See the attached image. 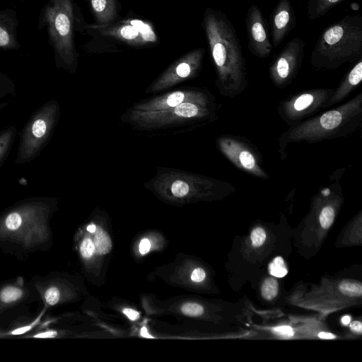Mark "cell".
Listing matches in <instances>:
<instances>
[{
  "instance_id": "cell-1",
  "label": "cell",
  "mask_w": 362,
  "mask_h": 362,
  "mask_svg": "<svg viewBox=\"0 0 362 362\" xmlns=\"http://www.w3.org/2000/svg\"><path fill=\"white\" fill-rule=\"evenodd\" d=\"M202 27L221 93L230 98L239 95L248 84L247 70L233 23L221 11L208 7Z\"/></svg>"
},
{
  "instance_id": "cell-2",
  "label": "cell",
  "mask_w": 362,
  "mask_h": 362,
  "mask_svg": "<svg viewBox=\"0 0 362 362\" xmlns=\"http://www.w3.org/2000/svg\"><path fill=\"white\" fill-rule=\"evenodd\" d=\"M361 122L362 93H360L334 109L291 126L279 137V151L281 156H285L286 147L292 142L315 143L346 136L354 132Z\"/></svg>"
},
{
  "instance_id": "cell-3",
  "label": "cell",
  "mask_w": 362,
  "mask_h": 362,
  "mask_svg": "<svg viewBox=\"0 0 362 362\" xmlns=\"http://www.w3.org/2000/svg\"><path fill=\"white\" fill-rule=\"evenodd\" d=\"M362 58V16L347 15L326 27L311 52L310 63L317 70H333Z\"/></svg>"
},
{
  "instance_id": "cell-4",
  "label": "cell",
  "mask_w": 362,
  "mask_h": 362,
  "mask_svg": "<svg viewBox=\"0 0 362 362\" xmlns=\"http://www.w3.org/2000/svg\"><path fill=\"white\" fill-rule=\"evenodd\" d=\"M53 201L35 197L20 202L0 218V237L33 247L48 240V216Z\"/></svg>"
},
{
  "instance_id": "cell-5",
  "label": "cell",
  "mask_w": 362,
  "mask_h": 362,
  "mask_svg": "<svg viewBox=\"0 0 362 362\" xmlns=\"http://www.w3.org/2000/svg\"><path fill=\"white\" fill-rule=\"evenodd\" d=\"M85 32L90 37L86 47L93 52H116L119 46L149 48L159 42L153 23L136 17L118 19L105 25L87 23Z\"/></svg>"
},
{
  "instance_id": "cell-6",
  "label": "cell",
  "mask_w": 362,
  "mask_h": 362,
  "mask_svg": "<svg viewBox=\"0 0 362 362\" xmlns=\"http://www.w3.org/2000/svg\"><path fill=\"white\" fill-rule=\"evenodd\" d=\"M49 15L52 37L59 60L64 66L71 67L77 58L74 30L85 32L87 23L72 0H54Z\"/></svg>"
},
{
  "instance_id": "cell-7",
  "label": "cell",
  "mask_w": 362,
  "mask_h": 362,
  "mask_svg": "<svg viewBox=\"0 0 362 362\" xmlns=\"http://www.w3.org/2000/svg\"><path fill=\"white\" fill-rule=\"evenodd\" d=\"M59 117L56 100L47 101L37 109L19 134L15 163L22 165L36 158L48 144Z\"/></svg>"
},
{
  "instance_id": "cell-8",
  "label": "cell",
  "mask_w": 362,
  "mask_h": 362,
  "mask_svg": "<svg viewBox=\"0 0 362 362\" xmlns=\"http://www.w3.org/2000/svg\"><path fill=\"white\" fill-rule=\"evenodd\" d=\"M334 90L327 88L307 90L281 102L278 112L290 127L296 125L325 109Z\"/></svg>"
},
{
  "instance_id": "cell-9",
  "label": "cell",
  "mask_w": 362,
  "mask_h": 362,
  "mask_svg": "<svg viewBox=\"0 0 362 362\" xmlns=\"http://www.w3.org/2000/svg\"><path fill=\"white\" fill-rule=\"evenodd\" d=\"M305 42L296 37L289 40L269 66L272 82L279 88L289 85L300 69L304 57Z\"/></svg>"
},
{
  "instance_id": "cell-10",
  "label": "cell",
  "mask_w": 362,
  "mask_h": 362,
  "mask_svg": "<svg viewBox=\"0 0 362 362\" xmlns=\"http://www.w3.org/2000/svg\"><path fill=\"white\" fill-rule=\"evenodd\" d=\"M218 145L221 152L236 168L259 178L268 179L259 155L249 144L238 137L226 136L219 139Z\"/></svg>"
},
{
  "instance_id": "cell-11",
  "label": "cell",
  "mask_w": 362,
  "mask_h": 362,
  "mask_svg": "<svg viewBox=\"0 0 362 362\" xmlns=\"http://www.w3.org/2000/svg\"><path fill=\"white\" fill-rule=\"evenodd\" d=\"M247 47L251 54L260 59L268 57L273 46L267 33V21L259 8L252 4L245 18Z\"/></svg>"
},
{
  "instance_id": "cell-12",
  "label": "cell",
  "mask_w": 362,
  "mask_h": 362,
  "mask_svg": "<svg viewBox=\"0 0 362 362\" xmlns=\"http://www.w3.org/2000/svg\"><path fill=\"white\" fill-rule=\"evenodd\" d=\"M296 16L290 0H279L269 17L273 47H278L295 28Z\"/></svg>"
},
{
  "instance_id": "cell-13",
  "label": "cell",
  "mask_w": 362,
  "mask_h": 362,
  "mask_svg": "<svg viewBox=\"0 0 362 362\" xmlns=\"http://www.w3.org/2000/svg\"><path fill=\"white\" fill-rule=\"evenodd\" d=\"M362 80V58L359 59L346 75L339 86L334 89L325 108L337 104L345 99Z\"/></svg>"
},
{
  "instance_id": "cell-14",
  "label": "cell",
  "mask_w": 362,
  "mask_h": 362,
  "mask_svg": "<svg viewBox=\"0 0 362 362\" xmlns=\"http://www.w3.org/2000/svg\"><path fill=\"white\" fill-rule=\"evenodd\" d=\"M95 24L105 25L119 19V0H86Z\"/></svg>"
},
{
  "instance_id": "cell-15",
  "label": "cell",
  "mask_w": 362,
  "mask_h": 362,
  "mask_svg": "<svg viewBox=\"0 0 362 362\" xmlns=\"http://www.w3.org/2000/svg\"><path fill=\"white\" fill-rule=\"evenodd\" d=\"M17 135L15 126H9L0 131V166L8 157Z\"/></svg>"
},
{
  "instance_id": "cell-16",
  "label": "cell",
  "mask_w": 362,
  "mask_h": 362,
  "mask_svg": "<svg viewBox=\"0 0 362 362\" xmlns=\"http://www.w3.org/2000/svg\"><path fill=\"white\" fill-rule=\"evenodd\" d=\"M16 95V90L13 82L0 74V110L8 106Z\"/></svg>"
},
{
  "instance_id": "cell-17",
  "label": "cell",
  "mask_w": 362,
  "mask_h": 362,
  "mask_svg": "<svg viewBox=\"0 0 362 362\" xmlns=\"http://www.w3.org/2000/svg\"><path fill=\"white\" fill-rule=\"evenodd\" d=\"M23 290L14 285H8L0 291V303L1 305H11L16 303L23 296Z\"/></svg>"
},
{
  "instance_id": "cell-18",
  "label": "cell",
  "mask_w": 362,
  "mask_h": 362,
  "mask_svg": "<svg viewBox=\"0 0 362 362\" xmlns=\"http://www.w3.org/2000/svg\"><path fill=\"white\" fill-rule=\"evenodd\" d=\"M94 245L95 250L100 255L107 254L111 250V240L109 235L101 228L95 231Z\"/></svg>"
},
{
  "instance_id": "cell-19",
  "label": "cell",
  "mask_w": 362,
  "mask_h": 362,
  "mask_svg": "<svg viewBox=\"0 0 362 362\" xmlns=\"http://www.w3.org/2000/svg\"><path fill=\"white\" fill-rule=\"evenodd\" d=\"M262 295L266 300L273 299L278 293V282L274 278L266 279L262 286Z\"/></svg>"
},
{
  "instance_id": "cell-20",
  "label": "cell",
  "mask_w": 362,
  "mask_h": 362,
  "mask_svg": "<svg viewBox=\"0 0 362 362\" xmlns=\"http://www.w3.org/2000/svg\"><path fill=\"white\" fill-rule=\"evenodd\" d=\"M335 216L334 209L331 205L325 206L320 211L319 220L321 226L328 229L332 224Z\"/></svg>"
},
{
  "instance_id": "cell-21",
  "label": "cell",
  "mask_w": 362,
  "mask_h": 362,
  "mask_svg": "<svg viewBox=\"0 0 362 362\" xmlns=\"http://www.w3.org/2000/svg\"><path fill=\"white\" fill-rule=\"evenodd\" d=\"M175 112L177 116L183 117H192L199 112L198 107L190 103H180L175 106Z\"/></svg>"
},
{
  "instance_id": "cell-22",
  "label": "cell",
  "mask_w": 362,
  "mask_h": 362,
  "mask_svg": "<svg viewBox=\"0 0 362 362\" xmlns=\"http://www.w3.org/2000/svg\"><path fill=\"white\" fill-rule=\"evenodd\" d=\"M339 291L349 296H361L362 286L358 282L343 281L339 285Z\"/></svg>"
},
{
  "instance_id": "cell-23",
  "label": "cell",
  "mask_w": 362,
  "mask_h": 362,
  "mask_svg": "<svg viewBox=\"0 0 362 362\" xmlns=\"http://www.w3.org/2000/svg\"><path fill=\"white\" fill-rule=\"evenodd\" d=\"M61 293L59 289L54 286H47L42 292V298L47 305H57L60 300Z\"/></svg>"
},
{
  "instance_id": "cell-24",
  "label": "cell",
  "mask_w": 362,
  "mask_h": 362,
  "mask_svg": "<svg viewBox=\"0 0 362 362\" xmlns=\"http://www.w3.org/2000/svg\"><path fill=\"white\" fill-rule=\"evenodd\" d=\"M270 274L276 277L281 278L286 275L288 271L281 257H276L270 263L269 267Z\"/></svg>"
},
{
  "instance_id": "cell-25",
  "label": "cell",
  "mask_w": 362,
  "mask_h": 362,
  "mask_svg": "<svg viewBox=\"0 0 362 362\" xmlns=\"http://www.w3.org/2000/svg\"><path fill=\"white\" fill-rule=\"evenodd\" d=\"M181 311L186 315L197 317L203 313L204 308L199 304L195 303H187L182 306Z\"/></svg>"
},
{
  "instance_id": "cell-26",
  "label": "cell",
  "mask_w": 362,
  "mask_h": 362,
  "mask_svg": "<svg viewBox=\"0 0 362 362\" xmlns=\"http://www.w3.org/2000/svg\"><path fill=\"white\" fill-rule=\"evenodd\" d=\"M44 310L42 311V313L35 318L33 322H31L30 324L26 325L25 326H22L20 327H18L10 332H8V334L11 335H20L26 333L27 332L31 330L33 327L37 326L42 318V316L44 314Z\"/></svg>"
},
{
  "instance_id": "cell-27",
  "label": "cell",
  "mask_w": 362,
  "mask_h": 362,
  "mask_svg": "<svg viewBox=\"0 0 362 362\" xmlns=\"http://www.w3.org/2000/svg\"><path fill=\"white\" fill-rule=\"evenodd\" d=\"M171 191L175 197H182L188 193L189 186L182 180H176L172 185Z\"/></svg>"
},
{
  "instance_id": "cell-28",
  "label": "cell",
  "mask_w": 362,
  "mask_h": 362,
  "mask_svg": "<svg viewBox=\"0 0 362 362\" xmlns=\"http://www.w3.org/2000/svg\"><path fill=\"white\" fill-rule=\"evenodd\" d=\"M252 244L255 247L262 245L266 240V233L262 228H255L250 235Z\"/></svg>"
},
{
  "instance_id": "cell-29",
  "label": "cell",
  "mask_w": 362,
  "mask_h": 362,
  "mask_svg": "<svg viewBox=\"0 0 362 362\" xmlns=\"http://www.w3.org/2000/svg\"><path fill=\"white\" fill-rule=\"evenodd\" d=\"M81 254L85 258H88L95 252V245L93 242L90 238H86L83 240L81 247Z\"/></svg>"
},
{
  "instance_id": "cell-30",
  "label": "cell",
  "mask_w": 362,
  "mask_h": 362,
  "mask_svg": "<svg viewBox=\"0 0 362 362\" xmlns=\"http://www.w3.org/2000/svg\"><path fill=\"white\" fill-rule=\"evenodd\" d=\"M185 98V95L182 92H175L170 94L167 98V105L170 107H175L180 104Z\"/></svg>"
},
{
  "instance_id": "cell-31",
  "label": "cell",
  "mask_w": 362,
  "mask_h": 362,
  "mask_svg": "<svg viewBox=\"0 0 362 362\" xmlns=\"http://www.w3.org/2000/svg\"><path fill=\"white\" fill-rule=\"evenodd\" d=\"M273 331L276 334L284 337H291L293 335V329L286 325L274 327Z\"/></svg>"
},
{
  "instance_id": "cell-32",
  "label": "cell",
  "mask_w": 362,
  "mask_h": 362,
  "mask_svg": "<svg viewBox=\"0 0 362 362\" xmlns=\"http://www.w3.org/2000/svg\"><path fill=\"white\" fill-rule=\"evenodd\" d=\"M206 274L202 268L195 269L191 275V279L194 282H200L204 279Z\"/></svg>"
},
{
  "instance_id": "cell-33",
  "label": "cell",
  "mask_w": 362,
  "mask_h": 362,
  "mask_svg": "<svg viewBox=\"0 0 362 362\" xmlns=\"http://www.w3.org/2000/svg\"><path fill=\"white\" fill-rule=\"evenodd\" d=\"M57 336V332L54 330H46L42 332L37 333L33 335L34 338H40V339H47V338H54Z\"/></svg>"
},
{
  "instance_id": "cell-34",
  "label": "cell",
  "mask_w": 362,
  "mask_h": 362,
  "mask_svg": "<svg viewBox=\"0 0 362 362\" xmlns=\"http://www.w3.org/2000/svg\"><path fill=\"white\" fill-rule=\"evenodd\" d=\"M10 37L8 33L0 27V47H5L8 45Z\"/></svg>"
},
{
  "instance_id": "cell-35",
  "label": "cell",
  "mask_w": 362,
  "mask_h": 362,
  "mask_svg": "<svg viewBox=\"0 0 362 362\" xmlns=\"http://www.w3.org/2000/svg\"><path fill=\"white\" fill-rule=\"evenodd\" d=\"M151 248L150 241L147 238H144L139 244V252L141 255L146 254Z\"/></svg>"
},
{
  "instance_id": "cell-36",
  "label": "cell",
  "mask_w": 362,
  "mask_h": 362,
  "mask_svg": "<svg viewBox=\"0 0 362 362\" xmlns=\"http://www.w3.org/2000/svg\"><path fill=\"white\" fill-rule=\"evenodd\" d=\"M122 312L132 320H136L139 317V313L131 308H124Z\"/></svg>"
},
{
  "instance_id": "cell-37",
  "label": "cell",
  "mask_w": 362,
  "mask_h": 362,
  "mask_svg": "<svg viewBox=\"0 0 362 362\" xmlns=\"http://www.w3.org/2000/svg\"><path fill=\"white\" fill-rule=\"evenodd\" d=\"M350 328L354 332L361 333L362 330L361 322L359 321H354L351 323Z\"/></svg>"
},
{
  "instance_id": "cell-38",
  "label": "cell",
  "mask_w": 362,
  "mask_h": 362,
  "mask_svg": "<svg viewBox=\"0 0 362 362\" xmlns=\"http://www.w3.org/2000/svg\"><path fill=\"white\" fill-rule=\"evenodd\" d=\"M318 337L322 339H334L335 336L329 332H322L318 334Z\"/></svg>"
},
{
  "instance_id": "cell-39",
  "label": "cell",
  "mask_w": 362,
  "mask_h": 362,
  "mask_svg": "<svg viewBox=\"0 0 362 362\" xmlns=\"http://www.w3.org/2000/svg\"><path fill=\"white\" fill-rule=\"evenodd\" d=\"M350 321H351V317L348 315L344 316L341 318V322L345 325H348L350 322Z\"/></svg>"
},
{
  "instance_id": "cell-40",
  "label": "cell",
  "mask_w": 362,
  "mask_h": 362,
  "mask_svg": "<svg viewBox=\"0 0 362 362\" xmlns=\"http://www.w3.org/2000/svg\"><path fill=\"white\" fill-rule=\"evenodd\" d=\"M141 334L144 337H152L151 335L148 334L146 328L145 327H142L141 330Z\"/></svg>"
},
{
  "instance_id": "cell-41",
  "label": "cell",
  "mask_w": 362,
  "mask_h": 362,
  "mask_svg": "<svg viewBox=\"0 0 362 362\" xmlns=\"http://www.w3.org/2000/svg\"><path fill=\"white\" fill-rule=\"evenodd\" d=\"M87 230L90 232V233H94L96 230V227L95 225H89L88 227H87Z\"/></svg>"
},
{
  "instance_id": "cell-42",
  "label": "cell",
  "mask_w": 362,
  "mask_h": 362,
  "mask_svg": "<svg viewBox=\"0 0 362 362\" xmlns=\"http://www.w3.org/2000/svg\"><path fill=\"white\" fill-rule=\"evenodd\" d=\"M6 334H4L2 332H0V337H3L4 335H5Z\"/></svg>"
}]
</instances>
